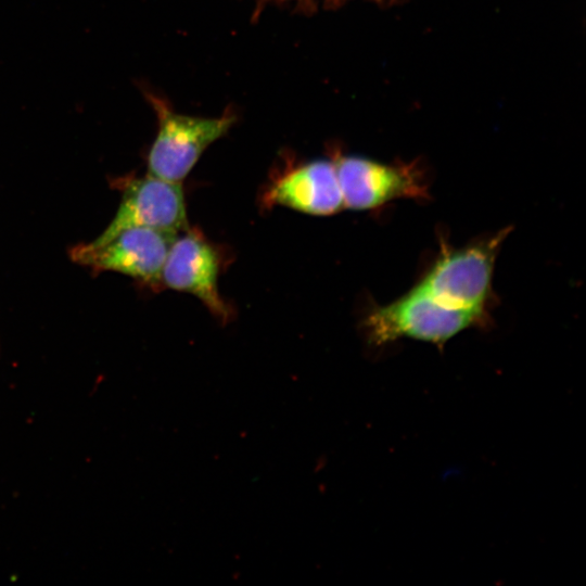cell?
I'll return each mask as SVG.
<instances>
[{"label": "cell", "instance_id": "7", "mask_svg": "<svg viewBox=\"0 0 586 586\" xmlns=\"http://www.w3.org/2000/svg\"><path fill=\"white\" fill-rule=\"evenodd\" d=\"M145 227L179 233L189 227L181 182L146 175L128 181L119 207L107 228L94 241L102 242L116 232Z\"/></svg>", "mask_w": 586, "mask_h": 586}, {"label": "cell", "instance_id": "1", "mask_svg": "<svg viewBox=\"0 0 586 586\" xmlns=\"http://www.w3.org/2000/svg\"><path fill=\"white\" fill-rule=\"evenodd\" d=\"M508 233L509 229H504L461 247L443 244L438 257L416 285L444 306L484 314L495 260Z\"/></svg>", "mask_w": 586, "mask_h": 586}, {"label": "cell", "instance_id": "3", "mask_svg": "<svg viewBox=\"0 0 586 586\" xmlns=\"http://www.w3.org/2000/svg\"><path fill=\"white\" fill-rule=\"evenodd\" d=\"M150 100L157 113L158 131L148 155V174L181 182L207 146L228 131L233 117L186 116L173 112L153 95Z\"/></svg>", "mask_w": 586, "mask_h": 586}, {"label": "cell", "instance_id": "5", "mask_svg": "<svg viewBox=\"0 0 586 586\" xmlns=\"http://www.w3.org/2000/svg\"><path fill=\"white\" fill-rule=\"evenodd\" d=\"M221 257L217 247L204 234L188 227L173 240L168 250L161 283L200 300L220 322L231 319L232 309L218 289Z\"/></svg>", "mask_w": 586, "mask_h": 586}, {"label": "cell", "instance_id": "4", "mask_svg": "<svg viewBox=\"0 0 586 586\" xmlns=\"http://www.w3.org/2000/svg\"><path fill=\"white\" fill-rule=\"evenodd\" d=\"M177 234L145 227L127 228L105 241L77 245L71 256L74 262L98 270L117 271L149 284H158L168 250Z\"/></svg>", "mask_w": 586, "mask_h": 586}, {"label": "cell", "instance_id": "6", "mask_svg": "<svg viewBox=\"0 0 586 586\" xmlns=\"http://www.w3.org/2000/svg\"><path fill=\"white\" fill-rule=\"evenodd\" d=\"M344 207L365 211L397 199L429 198L428 178L415 165H386L358 156L335 160Z\"/></svg>", "mask_w": 586, "mask_h": 586}, {"label": "cell", "instance_id": "2", "mask_svg": "<svg viewBox=\"0 0 586 586\" xmlns=\"http://www.w3.org/2000/svg\"><path fill=\"white\" fill-rule=\"evenodd\" d=\"M483 320V313L444 306L415 285L402 297L373 308L365 319V329L375 346L403 337L443 345Z\"/></svg>", "mask_w": 586, "mask_h": 586}, {"label": "cell", "instance_id": "8", "mask_svg": "<svg viewBox=\"0 0 586 586\" xmlns=\"http://www.w3.org/2000/svg\"><path fill=\"white\" fill-rule=\"evenodd\" d=\"M263 204L265 207L284 206L315 216L340 212L344 203L334 163L313 161L270 178L263 193Z\"/></svg>", "mask_w": 586, "mask_h": 586}]
</instances>
